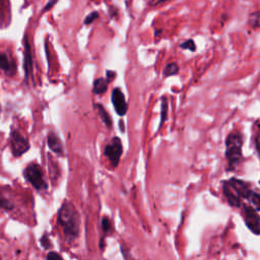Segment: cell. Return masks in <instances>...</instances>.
I'll list each match as a JSON object with an SVG mask.
<instances>
[{"label":"cell","mask_w":260,"mask_h":260,"mask_svg":"<svg viewBox=\"0 0 260 260\" xmlns=\"http://www.w3.org/2000/svg\"><path fill=\"white\" fill-rule=\"evenodd\" d=\"M221 189L224 198L232 207L240 208L244 201H248L256 210H260V194L252 188L249 182L233 177L221 182Z\"/></svg>","instance_id":"6da1fadb"},{"label":"cell","mask_w":260,"mask_h":260,"mask_svg":"<svg viewBox=\"0 0 260 260\" xmlns=\"http://www.w3.org/2000/svg\"><path fill=\"white\" fill-rule=\"evenodd\" d=\"M57 222L61 226L68 242H73L79 237L80 217L75 205L69 200H64L57 213Z\"/></svg>","instance_id":"7a4b0ae2"},{"label":"cell","mask_w":260,"mask_h":260,"mask_svg":"<svg viewBox=\"0 0 260 260\" xmlns=\"http://www.w3.org/2000/svg\"><path fill=\"white\" fill-rule=\"evenodd\" d=\"M244 143V136L239 130H233L225 137V159H226V171L234 172L238 169L243 160L242 147Z\"/></svg>","instance_id":"3957f363"},{"label":"cell","mask_w":260,"mask_h":260,"mask_svg":"<svg viewBox=\"0 0 260 260\" xmlns=\"http://www.w3.org/2000/svg\"><path fill=\"white\" fill-rule=\"evenodd\" d=\"M23 176L36 190L40 191L46 190L48 188V184L44 178L43 170L37 162H30L27 165L23 171Z\"/></svg>","instance_id":"277c9868"},{"label":"cell","mask_w":260,"mask_h":260,"mask_svg":"<svg viewBox=\"0 0 260 260\" xmlns=\"http://www.w3.org/2000/svg\"><path fill=\"white\" fill-rule=\"evenodd\" d=\"M241 208L243 209V216H244L245 224L255 236H259V234H260L259 211L256 210L254 206H252L250 204H246V203H244Z\"/></svg>","instance_id":"5b68a950"},{"label":"cell","mask_w":260,"mask_h":260,"mask_svg":"<svg viewBox=\"0 0 260 260\" xmlns=\"http://www.w3.org/2000/svg\"><path fill=\"white\" fill-rule=\"evenodd\" d=\"M122 152H123L122 142H121V139L117 136L113 137L112 140L105 146V149H104V154L109 159L113 168L118 167Z\"/></svg>","instance_id":"8992f818"},{"label":"cell","mask_w":260,"mask_h":260,"mask_svg":"<svg viewBox=\"0 0 260 260\" xmlns=\"http://www.w3.org/2000/svg\"><path fill=\"white\" fill-rule=\"evenodd\" d=\"M10 147L14 156H20L29 149L28 140L17 130H12L10 134Z\"/></svg>","instance_id":"52a82bcc"},{"label":"cell","mask_w":260,"mask_h":260,"mask_svg":"<svg viewBox=\"0 0 260 260\" xmlns=\"http://www.w3.org/2000/svg\"><path fill=\"white\" fill-rule=\"evenodd\" d=\"M111 101H112V104L114 106L115 112L119 116L122 117L127 113L128 105H127V102H126V99H125V95H124L123 91L119 87H115L112 90Z\"/></svg>","instance_id":"ba28073f"},{"label":"cell","mask_w":260,"mask_h":260,"mask_svg":"<svg viewBox=\"0 0 260 260\" xmlns=\"http://www.w3.org/2000/svg\"><path fill=\"white\" fill-rule=\"evenodd\" d=\"M24 58H23V69H24V76L25 80L27 81L29 78H32V57L30 46L28 43L27 36L24 37Z\"/></svg>","instance_id":"9c48e42d"},{"label":"cell","mask_w":260,"mask_h":260,"mask_svg":"<svg viewBox=\"0 0 260 260\" xmlns=\"http://www.w3.org/2000/svg\"><path fill=\"white\" fill-rule=\"evenodd\" d=\"M47 143L49 148L57 155L59 156H63L64 155V147L62 144V141L60 139V137L53 131L48 133L47 136Z\"/></svg>","instance_id":"30bf717a"},{"label":"cell","mask_w":260,"mask_h":260,"mask_svg":"<svg viewBox=\"0 0 260 260\" xmlns=\"http://www.w3.org/2000/svg\"><path fill=\"white\" fill-rule=\"evenodd\" d=\"M110 82L105 77H99L93 81L92 84V92L96 95L104 94L108 89V84Z\"/></svg>","instance_id":"8fae6325"},{"label":"cell","mask_w":260,"mask_h":260,"mask_svg":"<svg viewBox=\"0 0 260 260\" xmlns=\"http://www.w3.org/2000/svg\"><path fill=\"white\" fill-rule=\"evenodd\" d=\"M95 109H96L98 115H99V117L101 118V120L103 121V123L107 126V128L111 129L112 126H113V122H112V119H111L110 114L106 111V109H105V108L103 107V105H101V104H96V105H95Z\"/></svg>","instance_id":"7c38bea8"},{"label":"cell","mask_w":260,"mask_h":260,"mask_svg":"<svg viewBox=\"0 0 260 260\" xmlns=\"http://www.w3.org/2000/svg\"><path fill=\"white\" fill-rule=\"evenodd\" d=\"M168 112H169V102H168V99L166 96H164V98H161V103H160V120H159L157 130H160L164 123L166 122V120L168 118Z\"/></svg>","instance_id":"4fadbf2b"},{"label":"cell","mask_w":260,"mask_h":260,"mask_svg":"<svg viewBox=\"0 0 260 260\" xmlns=\"http://www.w3.org/2000/svg\"><path fill=\"white\" fill-rule=\"evenodd\" d=\"M180 71L179 65L176 62H170L166 65V67L162 70V75L164 77H169V76H174L177 75Z\"/></svg>","instance_id":"5bb4252c"},{"label":"cell","mask_w":260,"mask_h":260,"mask_svg":"<svg viewBox=\"0 0 260 260\" xmlns=\"http://www.w3.org/2000/svg\"><path fill=\"white\" fill-rule=\"evenodd\" d=\"M248 23L253 29H257L260 23V12L258 10L250 13L248 18Z\"/></svg>","instance_id":"9a60e30c"},{"label":"cell","mask_w":260,"mask_h":260,"mask_svg":"<svg viewBox=\"0 0 260 260\" xmlns=\"http://www.w3.org/2000/svg\"><path fill=\"white\" fill-rule=\"evenodd\" d=\"M102 230L104 232V238L108 237L109 235H111L113 233V225H112V221L108 216H104L102 218Z\"/></svg>","instance_id":"2e32d148"},{"label":"cell","mask_w":260,"mask_h":260,"mask_svg":"<svg viewBox=\"0 0 260 260\" xmlns=\"http://www.w3.org/2000/svg\"><path fill=\"white\" fill-rule=\"evenodd\" d=\"M0 68L5 71L11 70V64H10L7 56L3 53H0Z\"/></svg>","instance_id":"e0dca14e"},{"label":"cell","mask_w":260,"mask_h":260,"mask_svg":"<svg viewBox=\"0 0 260 260\" xmlns=\"http://www.w3.org/2000/svg\"><path fill=\"white\" fill-rule=\"evenodd\" d=\"M180 48L184 49V50H189L190 52H195L196 51V46H195V43L192 39H189V40L181 43Z\"/></svg>","instance_id":"ac0fdd59"},{"label":"cell","mask_w":260,"mask_h":260,"mask_svg":"<svg viewBox=\"0 0 260 260\" xmlns=\"http://www.w3.org/2000/svg\"><path fill=\"white\" fill-rule=\"evenodd\" d=\"M40 243H41L42 247H43L45 250H48V249L52 248V243H51V240H50V238H49V236H48L47 233H45V234L41 237Z\"/></svg>","instance_id":"d6986e66"},{"label":"cell","mask_w":260,"mask_h":260,"mask_svg":"<svg viewBox=\"0 0 260 260\" xmlns=\"http://www.w3.org/2000/svg\"><path fill=\"white\" fill-rule=\"evenodd\" d=\"M0 207L5 210H12L14 205L11 201H9L7 198L0 196Z\"/></svg>","instance_id":"ffe728a7"},{"label":"cell","mask_w":260,"mask_h":260,"mask_svg":"<svg viewBox=\"0 0 260 260\" xmlns=\"http://www.w3.org/2000/svg\"><path fill=\"white\" fill-rule=\"evenodd\" d=\"M99 16H100V14H99L98 11H92L91 13H89V14L84 18L83 23H84V24H90V23H92L96 18H99Z\"/></svg>","instance_id":"44dd1931"},{"label":"cell","mask_w":260,"mask_h":260,"mask_svg":"<svg viewBox=\"0 0 260 260\" xmlns=\"http://www.w3.org/2000/svg\"><path fill=\"white\" fill-rule=\"evenodd\" d=\"M120 250H121V254H122L124 260H135V259L133 258V256L131 255L129 249H127L126 247L120 245Z\"/></svg>","instance_id":"7402d4cb"},{"label":"cell","mask_w":260,"mask_h":260,"mask_svg":"<svg viewBox=\"0 0 260 260\" xmlns=\"http://www.w3.org/2000/svg\"><path fill=\"white\" fill-rule=\"evenodd\" d=\"M46 260H64V259L58 252L50 251L46 256Z\"/></svg>","instance_id":"603a6c76"},{"label":"cell","mask_w":260,"mask_h":260,"mask_svg":"<svg viewBox=\"0 0 260 260\" xmlns=\"http://www.w3.org/2000/svg\"><path fill=\"white\" fill-rule=\"evenodd\" d=\"M115 76H116V72L115 71H112V70H107L106 71V79L111 82L113 79H115Z\"/></svg>","instance_id":"cb8c5ba5"},{"label":"cell","mask_w":260,"mask_h":260,"mask_svg":"<svg viewBox=\"0 0 260 260\" xmlns=\"http://www.w3.org/2000/svg\"><path fill=\"white\" fill-rule=\"evenodd\" d=\"M258 143H259V131H258V127H257V131L255 132V135H254V146H255V150L257 153L259 151Z\"/></svg>","instance_id":"d4e9b609"},{"label":"cell","mask_w":260,"mask_h":260,"mask_svg":"<svg viewBox=\"0 0 260 260\" xmlns=\"http://www.w3.org/2000/svg\"><path fill=\"white\" fill-rule=\"evenodd\" d=\"M59 0H48V2H47V4L45 5V7H44V9H43V11L45 12V11H47V10H49V9H51L57 2H58Z\"/></svg>","instance_id":"484cf974"},{"label":"cell","mask_w":260,"mask_h":260,"mask_svg":"<svg viewBox=\"0 0 260 260\" xmlns=\"http://www.w3.org/2000/svg\"><path fill=\"white\" fill-rule=\"evenodd\" d=\"M170 0H149L148 1V5L149 6H156V5H159V4H162V3H166Z\"/></svg>","instance_id":"4316f807"},{"label":"cell","mask_w":260,"mask_h":260,"mask_svg":"<svg viewBox=\"0 0 260 260\" xmlns=\"http://www.w3.org/2000/svg\"><path fill=\"white\" fill-rule=\"evenodd\" d=\"M119 125H120V130H121L122 132H124V131H125V129H124V126H123V125H124V123H123V121H122V120H120V121H119Z\"/></svg>","instance_id":"83f0119b"},{"label":"cell","mask_w":260,"mask_h":260,"mask_svg":"<svg viewBox=\"0 0 260 260\" xmlns=\"http://www.w3.org/2000/svg\"><path fill=\"white\" fill-rule=\"evenodd\" d=\"M2 3H3V1L0 0V8H1V6H2Z\"/></svg>","instance_id":"f1b7e54d"},{"label":"cell","mask_w":260,"mask_h":260,"mask_svg":"<svg viewBox=\"0 0 260 260\" xmlns=\"http://www.w3.org/2000/svg\"><path fill=\"white\" fill-rule=\"evenodd\" d=\"M0 260H1V259H0Z\"/></svg>","instance_id":"f546056e"}]
</instances>
